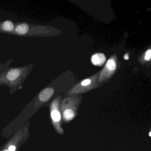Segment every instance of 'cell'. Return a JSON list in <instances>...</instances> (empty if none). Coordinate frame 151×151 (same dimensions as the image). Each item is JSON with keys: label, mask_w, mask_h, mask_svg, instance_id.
<instances>
[{"label": "cell", "mask_w": 151, "mask_h": 151, "mask_svg": "<svg viewBox=\"0 0 151 151\" xmlns=\"http://www.w3.org/2000/svg\"><path fill=\"white\" fill-rule=\"evenodd\" d=\"M14 60L9 59L6 62L0 63V86H7L10 92L22 88L23 84L33 69L35 64L14 68L10 65Z\"/></svg>", "instance_id": "1"}, {"label": "cell", "mask_w": 151, "mask_h": 151, "mask_svg": "<svg viewBox=\"0 0 151 151\" xmlns=\"http://www.w3.org/2000/svg\"><path fill=\"white\" fill-rule=\"evenodd\" d=\"M53 29L47 25H37L28 22L16 23L12 35L24 37H47L52 34Z\"/></svg>", "instance_id": "2"}, {"label": "cell", "mask_w": 151, "mask_h": 151, "mask_svg": "<svg viewBox=\"0 0 151 151\" xmlns=\"http://www.w3.org/2000/svg\"><path fill=\"white\" fill-rule=\"evenodd\" d=\"M55 90L52 86H47L40 91L38 95L39 101L42 103L47 102L53 96Z\"/></svg>", "instance_id": "3"}, {"label": "cell", "mask_w": 151, "mask_h": 151, "mask_svg": "<svg viewBox=\"0 0 151 151\" xmlns=\"http://www.w3.org/2000/svg\"><path fill=\"white\" fill-rule=\"evenodd\" d=\"M16 23L10 20L0 21V32L12 35L15 28Z\"/></svg>", "instance_id": "4"}, {"label": "cell", "mask_w": 151, "mask_h": 151, "mask_svg": "<svg viewBox=\"0 0 151 151\" xmlns=\"http://www.w3.org/2000/svg\"><path fill=\"white\" fill-rule=\"evenodd\" d=\"M60 99L59 97L55 99L51 104V117L55 123L59 122L61 120V115L58 110Z\"/></svg>", "instance_id": "5"}, {"label": "cell", "mask_w": 151, "mask_h": 151, "mask_svg": "<svg viewBox=\"0 0 151 151\" xmlns=\"http://www.w3.org/2000/svg\"><path fill=\"white\" fill-rule=\"evenodd\" d=\"M105 68L101 73L100 79L101 78H103L105 75V77H109L111 74H113V72L114 71L116 68V63L114 60H113L112 58L109 59L107 62L106 67Z\"/></svg>", "instance_id": "6"}, {"label": "cell", "mask_w": 151, "mask_h": 151, "mask_svg": "<svg viewBox=\"0 0 151 151\" xmlns=\"http://www.w3.org/2000/svg\"><path fill=\"white\" fill-rule=\"evenodd\" d=\"M106 60V56L102 53L96 54L93 55L91 58L92 62L95 66H101L105 63Z\"/></svg>", "instance_id": "7"}, {"label": "cell", "mask_w": 151, "mask_h": 151, "mask_svg": "<svg viewBox=\"0 0 151 151\" xmlns=\"http://www.w3.org/2000/svg\"><path fill=\"white\" fill-rule=\"evenodd\" d=\"M75 114L74 111L70 109H66L63 111V116L66 121H70L73 120L75 117Z\"/></svg>", "instance_id": "8"}, {"label": "cell", "mask_w": 151, "mask_h": 151, "mask_svg": "<svg viewBox=\"0 0 151 151\" xmlns=\"http://www.w3.org/2000/svg\"><path fill=\"white\" fill-rule=\"evenodd\" d=\"M151 50H148L146 53L145 59L147 60H149L151 59Z\"/></svg>", "instance_id": "9"}, {"label": "cell", "mask_w": 151, "mask_h": 151, "mask_svg": "<svg viewBox=\"0 0 151 151\" xmlns=\"http://www.w3.org/2000/svg\"><path fill=\"white\" fill-rule=\"evenodd\" d=\"M91 82V80H90V79H86V80H84V81L82 82L81 84H82V86H86L90 84Z\"/></svg>", "instance_id": "10"}, {"label": "cell", "mask_w": 151, "mask_h": 151, "mask_svg": "<svg viewBox=\"0 0 151 151\" xmlns=\"http://www.w3.org/2000/svg\"><path fill=\"white\" fill-rule=\"evenodd\" d=\"M9 151H15L16 150V147L14 145H11L9 147Z\"/></svg>", "instance_id": "11"}, {"label": "cell", "mask_w": 151, "mask_h": 151, "mask_svg": "<svg viewBox=\"0 0 151 151\" xmlns=\"http://www.w3.org/2000/svg\"><path fill=\"white\" fill-rule=\"evenodd\" d=\"M124 58L125 60H128V58H129V55H128V54H126L124 55Z\"/></svg>", "instance_id": "12"}, {"label": "cell", "mask_w": 151, "mask_h": 151, "mask_svg": "<svg viewBox=\"0 0 151 151\" xmlns=\"http://www.w3.org/2000/svg\"><path fill=\"white\" fill-rule=\"evenodd\" d=\"M149 137H151V132H149Z\"/></svg>", "instance_id": "13"}, {"label": "cell", "mask_w": 151, "mask_h": 151, "mask_svg": "<svg viewBox=\"0 0 151 151\" xmlns=\"http://www.w3.org/2000/svg\"><path fill=\"white\" fill-rule=\"evenodd\" d=\"M4 151H9L8 150H5Z\"/></svg>", "instance_id": "14"}]
</instances>
